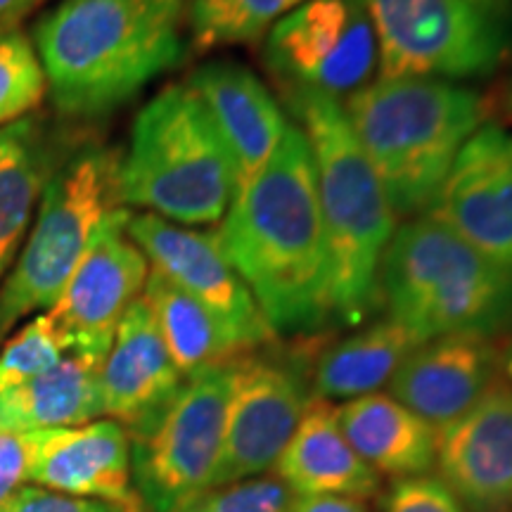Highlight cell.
Masks as SVG:
<instances>
[{
    "mask_svg": "<svg viewBox=\"0 0 512 512\" xmlns=\"http://www.w3.org/2000/svg\"><path fill=\"white\" fill-rule=\"evenodd\" d=\"M41 3L46 0H0V31L15 29L19 19L27 17Z\"/></svg>",
    "mask_w": 512,
    "mask_h": 512,
    "instance_id": "34",
    "label": "cell"
},
{
    "mask_svg": "<svg viewBox=\"0 0 512 512\" xmlns=\"http://www.w3.org/2000/svg\"><path fill=\"white\" fill-rule=\"evenodd\" d=\"M190 0H60L34 46L57 112L105 117L183 57Z\"/></svg>",
    "mask_w": 512,
    "mask_h": 512,
    "instance_id": "2",
    "label": "cell"
},
{
    "mask_svg": "<svg viewBox=\"0 0 512 512\" xmlns=\"http://www.w3.org/2000/svg\"><path fill=\"white\" fill-rule=\"evenodd\" d=\"M188 86L200 95L233 159L238 188L245 185L283 140L287 121L280 102L245 64L216 60L192 72Z\"/></svg>",
    "mask_w": 512,
    "mask_h": 512,
    "instance_id": "18",
    "label": "cell"
},
{
    "mask_svg": "<svg viewBox=\"0 0 512 512\" xmlns=\"http://www.w3.org/2000/svg\"><path fill=\"white\" fill-rule=\"evenodd\" d=\"M420 339L392 318L370 323L356 335L339 339L318 351L311 368V389L316 399L351 401L389 387Z\"/></svg>",
    "mask_w": 512,
    "mask_h": 512,
    "instance_id": "24",
    "label": "cell"
},
{
    "mask_svg": "<svg viewBox=\"0 0 512 512\" xmlns=\"http://www.w3.org/2000/svg\"><path fill=\"white\" fill-rule=\"evenodd\" d=\"M216 235L275 337L313 335L330 323L316 164L302 128L287 126L266 164L238 188Z\"/></svg>",
    "mask_w": 512,
    "mask_h": 512,
    "instance_id": "1",
    "label": "cell"
},
{
    "mask_svg": "<svg viewBox=\"0 0 512 512\" xmlns=\"http://www.w3.org/2000/svg\"><path fill=\"white\" fill-rule=\"evenodd\" d=\"M264 62L280 88L347 100L377 69V41L358 0H306L264 36Z\"/></svg>",
    "mask_w": 512,
    "mask_h": 512,
    "instance_id": "10",
    "label": "cell"
},
{
    "mask_svg": "<svg viewBox=\"0 0 512 512\" xmlns=\"http://www.w3.org/2000/svg\"><path fill=\"white\" fill-rule=\"evenodd\" d=\"M498 380L505 384L512 396V337L501 347V358H498Z\"/></svg>",
    "mask_w": 512,
    "mask_h": 512,
    "instance_id": "35",
    "label": "cell"
},
{
    "mask_svg": "<svg viewBox=\"0 0 512 512\" xmlns=\"http://www.w3.org/2000/svg\"><path fill=\"white\" fill-rule=\"evenodd\" d=\"M427 214L512 273V133L501 124L479 128Z\"/></svg>",
    "mask_w": 512,
    "mask_h": 512,
    "instance_id": "14",
    "label": "cell"
},
{
    "mask_svg": "<svg viewBox=\"0 0 512 512\" xmlns=\"http://www.w3.org/2000/svg\"><path fill=\"white\" fill-rule=\"evenodd\" d=\"M143 505L138 508L126 510L121 505L95 501V498H79L57 494V491L41 489V486H22L17 494L10 498L8 503L0 508V512H140Z\"/></svg>",
    "mask_w": 512,
    "mask_h": 512,
    "instance_id": "31",
    "label": "cell"
},
{
    "mask_svg": "<svg viewBox=\"0 0 512 512\" xmlns=\"http://www.w3.org/2000/svg\"><path fill=\"white\" fill-rule=\"evenodd\" d=\"M342 105L396 219L432 207L460 150L491 114V102L472 88L413 76L377 79Z\"/></svg>",
    "mask_w": 512,
    "mask_h": 512,
    "instance_id": "4",
    "label": "cell"
},
{
    "mask_svg": "<svg viewBox=\"0 0 512 512\" xmlns=\"http://www.w3.org/2000/svg\"><path fill=\"white\" fill-rule=\"evenodd\" d=\"M496 337L441 335L427 339L403 361L389 394L437 430L470 411L498 380Z\"/></svg>",
    "mask_w": 512,
    "mask_h": 512,
    "instance_id": "17",
    "label": "cell"
},
{
    "mask_svg": "<svg viewBox=\"0 0 512 512\" xmlns=\"http://www.w3.org/2000/svg\"><path fill=\"white\" fill-rule=\"evenodd\" d=\"M358 3L373 24L380 79H484L512 57V0Z\"/></svg>",
    "mask_w": 512,
    "mask_h": 512,
    "instance_id": "8",
    "label": "cell"
},
{
    "mask_svg": "<svg viewBox=\"0 0 512 512\" xmlns=\"http://www.w3.org/2000/svg\"><path fill=\"white\" fill-rule=\"evenodd\" d=\"M27 482L57 494L95 498L133 510L131 437L117 420L29 432Z\"/></svg>",
    "mask_w": 512,
    "mask_h": 512,
    "instance_id": "15",
    "label": "cell"
},
{
    "mask_svg": "<svg viewBox=\"0 0 512 512\" xmlns=\"http://www.w3.org/2000/svg\"><path fill=\"white\" fill-rule=\"evenodd\" d=\"M128 214L119 207L105 216L60 299L46 311L67 354L98 366L110 354L126 309L143 297L150 275V261L126 233Z\"/></svg>",
    "mask_w": 512,
    "mask_h": 512,
    "instance_id": "12",
    "label": "cell"
},
{
    "mask_svg": "<svg viewBox=\"0 0 512 512\" xmlns=\"http://www.w3.org/2000/svg\"><path fill=\"white\" fill-rule=\"evenodd\" d=\"M491 110H496L503 117V121L512 124V76L505 81V86L501 88V93H498L496 102H491Z\"/></svg>",
    "mask_w": 512,
    "mask_h": 512,
    "instance_id": "36",
    "label": "cell"
},
{
    "mask_svg": "<svg viewBox=\"0 0 512 512\" xmlns=\"http://www.w3.org/2000/svg\"><path fill=\"white\" fill-rule=\"evenodd\" d=\"M143 299L157 320L171 361L183 377L249 354L207 306L185 294L155 268L147 275Z\"/></svg>",
    "mask_w": 512,
    "mask_h": 512,
    "instance_id": "25",
    "label": "cell"
},
{
    "mask_svg": "<svg viewBox=\"0 0 512 512\" xmlns=\"http://www.w3.org/2000/svg\"><path fill=\"white\" fill-rule=\"evenodd\" d=\"M382 512H465L448 486L437 475L396 479L382 501Z\"/></svg>",
    "mask_w": 512,
    "mask_h": 512,
    "instance_id": "30",
    "label": "cell"
},
{
    "mask_svg": "<svg viewBox=\"0 0 512 512\" xmlns=\"http://www.w3.org/2000/svg\"><path fill=\"white\" fill-rule=\"evenodd\" d=\"M306 0H190L192 46L200 53L259 43L280 17Z\"/></svg>",
    "mask_w": 512,
    "mask_h": 512,
    "instance_id": "26",
    "label": "cell"
},
{
    "mask_svg": "<svg viewBox=\"0 0 512 512\" xmlns=\"http://www.w3.org/2000/svg\"><path fill=\"white\" fill-rule=\"evenodd\" d=\"M294 494L275 475L211 486L178 505L176 512H292Z\"/></svg>",
    "mask_w": 512,
    "mask_h": 512,
    "instance_id": "29",
    "label": "cell"
},
{
    "mask_svg": "<svg viewBox=\"0 0 512 512\" xmlns=\"http://www.w3.org/2000/svg\"><path fill=\"white\" fill-rule=\"evenodd\" d=\"M313 399L311 377L294 358L259 349L233 358L221 458L211 486L271 472Z\"/></svg>",
    "mask_w": 512,
    "mask_h": 512,
    "instance_id": "11",
    "label": "cell"
},
{
    "mask_svg": "<svg viewBox=\"0 0 512 512\" xmlns=\"http://www.w3.org/2000/svg\"><path fill=\"white\" fill-rule=\"evenodd\" d=\"M273 472L294 496L332 494L368 501L382 489V479L344 437L337 406L323 399L309 403Z\"/></svg>",
    "mask_w": 512,
    "mask_h": 512,
    "instance_id": "20",
    "label": "cell"
},
{
    "mask_svg": "<svg viewBox=\"0 0 512 512\" xmlns=\"http://www.w3.org/2000/svg\"><path fill=\"white\" fill-rule=\"evenodd\" d=\"M230 394V363L185 377L131 437L133 489L147 512H176L214 482Z\"/></svg>",
    "mask_w": 512,
    "mask_h": 512,
    "instance_id": "9",
    "label": "cell"
},
{
    "mask_svg": "<svg viewBox=\"0 0 512 512\" xmlns=\"http://www.w3.org/2000/svg\"><path fill=\"white\" fill-rule=\"evenodd\" d=\"M29 434H0V508L27 482Z\"/></svg>",
    "mask_w": 512,
    "mask_h": 512,
    "instance_id": "32",
    "label": "cell"
},
{
    "mask_svg": "<svg viewBox=\"0 0 512 512\" xmlns=\"http://www.w3.org/2000/svg\"><path fill=\"white\" fill-rule=\"evenodd\" d=\"M292 512H370L368 503L351 496H294Z\"/></svg>",
    "mask_w": 512,
    "mask_h": 512,
    "instance_id": "33",
    "label": "cell"
},
{
    "mask_svg": "<svg viewBox=\"0 0 512 512\" xmlns=\"http://www.w3.org/2000/svg\"><path fill=\"white\" fill-rule=\"evenodd\" d=\"M337 422L351 448L377 477L430 475L437 465L439 430L392 394H368L337 406Z\"/></svg>",
    "mask_w": 512,
    "mask_h": 512,
    "instance_id": "21",
    "label": "cell"
},
{
    "mask_svg": "<svg viewBox=\"0 0 512 512\" xmlns=\"http://www.w3.org/2000/svg\"><path fill=\"white\" fill-rule=\"evenodd\" d=\"M238 195L233 159L188 83L157 93L133 121L121 155V204L178 226L219 223Z\"/></svg>",
    "mask_w": 512,
    "mask_h": 512,
    "instance_id": "6",
    "label": "cell"
},
{
    "mask_svg": "<svg viewBox=\"0 0 512 512\" xmlns=\"http://www.w3.org/2000/svg\"><path fill=\"white\" fill-rule=\"evenodd\" d=\"M102 415L100 366L67 354L48 373L0 392V434L76 427Z\"/></svg>",
    "mask_w": 512,
    "mask_h": 512,
    "instance_id": "23",
    "label": "cell"
},
{
    "mask_svg": "<svg viewBox=\"0 0 512 512\" xmlns=\"http://www.w3.org/2000/svg\"><path fill=\"white\" fill-rule=\"evenodd\" d=\"M64 150L36 114L0 131V275L27 240L29 223Z\"/></svg>",
    "mask_w": 512,
    "mask_h": 512,
    "instance_id": "22",
    "label": "cell"
},
{
    "mask_svg": "<svg viewBox=\"0 0 512 512\" xmlns=\"http://www.w3.org/2000/svg\"><path fill=\"white\" fill-rule=\"evenodd\" d=\"M183 380L150 306L138 297L121 318L110 354L100 366L102 415L133 430L152 418Z\"/></svg>",
    "mask_w": 512,
    "mask_h": 512,
    "instance_id": "19",
    "label": "cell"
},
{
    "mask_svg": "<svg viewBox=\"0 0 512 512\" xmlns=\"http://www.w3.org/2000/svg\"><path fill=\"white\" fill-rule=\"evenodd\" d=\"M140 512H147V510H145V508H143V510H140Z\"/></svg>",
    "mask_w": 512,
    "mask_h": 512,
    "instance_id": "37",
    "label": "cell"
},
{
    "mask_svg": "<svg viewBox=\"0 0 512 512\" xmlns=\"http://www.w3.org/2000/svg\"><path fill=\"white\" fill-rule=\"evenodd\" d=\"M380 292L387 318L420 342L496 337L512 325V273L430 214L396 228L384 252Z\"/></svg>",
    "mask_w": 512,
    "mask_h": 512,
    "instance_id": "5",
    "label": "cell"
},
{
    "mask_svg": "<svg viewBox=\"0 0 512 512\" xmlns=\"http://www.w3.org/2000/svg\"><path fill=\"white\" fill-rule=\"evenodd\" d=\"M121 152L86 143L64 152L48 178L19 259L0 285V344L19 320L50 311L119 197Z\"/></svg>",
    "mask_w": 512,
    "mask_h": 512,
    "instance_id": "7",
    "label": "cell"
},
{
    "mask_svg": "<svg viewBox=\"0 0 512 512\" xmlns=\"http://www.w3.org/2000/svg\"><path fill=\"white\" fill-rule=\"evenodd\" d=\"M48 91L41 57L22 31H0V131L29 117Z\"/></svg>",
    "mask_w": 512,
    "mask_h": 512,
    "instance_id": "27",
    "label": "cell"
},
{
    "mask_svg": "<svg viewBox=\"0 0 512 512\" xmlns=\"http://www.w3.org/2000/svg\"><path fill=\"white\" fill-rule=\"evenodd\" d=\"M126 233L152 261V268L207 306L242 349L256 351L273 342L275 332L223 254L216 230L178 226L140 211L128 214Z\"/></svg>",
    "mask_w": 512,
    "mask_h": 512,
    "instance_id": "13",
    "label": "cell"
},
{
    "mask_svg": "<svg viewBox=\"0 0 512 512\" xmlns=\"http://www.w3.org/2000/svg\"><path fill=\"white\" fill-rule=\"evenodd\" d=\"M67 356L60 332L48 313L34 316L17 332L5 339L0 349V392L48 373Z\"/></svg>",
    "mask_w": 512,
    "mask_h": 512,
    "instance_id": "28",
    "label": "cell"
},
{
    "mask_svg": "<svg viewBox=\"0 0 512 512\" xmlns=\"http://www.w3.org/2000/svg\"><path fill=\"white\" fill-rule=\"evenodd\" d=\"M283 95L302 121L316 164L330 320L356 328L382 309V261L399 228L396 214L351 131L342 100L306 88H283Z\"/></svg>",
    "mask_w": 512,
    "mask_h": 512,
    "instance_id": "3",
    "label": "cell"
},
{
    "mask_svg": "<svg viewBox=\"0 0 512 512\" xmlns=\"http://www.w3.org/2000/svg\"><path fill=\"white\" fill-rule=\"evenodd\" d=\"M434 470L465 512H512V396L501 380L439 430Z\"/></svg>",
    "mask_w": 512,
    "mask_h": 512,
    "instance_id": "16",
    "label": "cell"
}]
</instances>
